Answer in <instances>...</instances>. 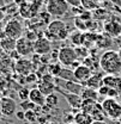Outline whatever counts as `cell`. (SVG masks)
I'll return each mask as SVG.
<instances>
[{
    "mask_svg": "<svg viewBox=\"0 0 121 124\" xmlns=\"http://www.w3.org/2000/svg\"><path fill=\"white\" fill-rule=\"evenodd\" d=\"M23 0H16V4H22Z\"/></svg>",
    "mask_w": 121,
    "mask_h": 124,
    "instance_id": "48",
    "label": "cell"
},
{
    "mask_svg": "<svg viewBox=\"0 0 121 124\" xmlns=\"http://www.w3.org/2000/svg\"><path fill=\"white\" fill-rule=\"evenodd\" d=\"M114 6H116V7H120L121 8V0H109Z\"/></svg>",
    "mask_w": 121,
    "mask_h": 124,
    "instance_id": "44",
    "label": "cell"
},
{
    "mask_svg": "<svg viewBox=\"0 0 121 124\" xmlns=\"http://www.w3.org/2000/svg\"><path fill=\"white\" fill-rule=\"evenodd\" d=\"M46 124H58V123H55V122H47Z\"/></svg>",
    "mask_w": 121,
    "mask_h": 124,
    "instance_id": "50",
    "label": "cell"
},
{
    "mask_svg": "<svg viewBox=\"0 0 121 124\" xmlns=\"http://www.w3.org/2000/svg\"><path fill=\"white\" fill-rule=\"evenodd\" d=\"M0 46L2 50H5L7 53H12L16 50V39L5 36V38L0 41Z\"/></svg>",
    "mask_w": 121,
    "mask_h": 124,
    "instance_id": "23",
    "label": "cell"
},
{
    "mask_svg": "<svg viewBox=\"0 0 121 124\" xmlns=\"http://www.w3.org/2000/svg\"><path fill=\"white\" fill-rule=\"evenodd\" d=\"M74 25H76V28L78 29V31H82V32H86L88 31V24H86V22H84L79 17L74 18Z\"/></svg>",
    "mask_w": 121,
    "mask_h": 124,
    "instance_id": "32",
    "label": "cell"
},
{
    "mask_svg": "<svg viewBox=\"0 0 121 124\" xmlns=\"http://www.w3.org/2000/svg\"><path fill=\"white\" fill-rule=\"evenodd\" d=\"M46 1H47V2H48V1H49V0H46Z\"/></svg>",
    "mask_w": 121,
    "mask_h": 124,
    "instance_id": "55",
    "label": "cell"
},
{
    "mask_svg": "<svg viewBox=\"0 0 121 124\" xmlns=\"http://www.w3.org/2000/svg\"><path fill=\"white\" fill-rule=\"evenodd\" d=\"M118 99H119V101H120V103H121V92L119 93V97H118Z\"/></svg>",
    "mask_w": 121,
    "mask_h": 124,
    "instance_id": "49",
    "label": "cell"
},
{
    "mask_svg": "<svg viewBox=\"0 0 121 124\" xmlns=\"http://www.w3.org/2000/svg\"><path fill=\"white\" fill-rule=\"evenodd\" d=\"M15 116L17 117V118H18V119H19V121H24V119H25V112H24L23 110H20V111H17Z\"/></svg>",
    "mask_w": 121,
    "mask_h": 124,
    "instance_id": "42",
    "label": "cell"
},
{
    "mask_svg": "<svg viewBox=\"0 0 121 124\" xmlns=\"http://www.w3.org/2000/svg\"><path fill=\"white\" fill-rule=\"evenodd\" d=\"M64 122L66 124L73 123L74 122V113H66V116H64Z\"/></svg>",
    "mask_w": 121,
    "mask_h": 124,
    "instance_id": "37",
    "label": "cell"
},
{
    "mask_svg": "<svg viewBox=\"0 0 121 124\" xmlns=\"http://www.w3.org/2000/svg\"><path fill=\"white\" fill-rule=\"evenodd\" d=\"M100 67L106 74H120L121 73V60L118 51L106 50L100 56Z\"/></svg>",
    "mask_w": 121,
    "mask_h": 124,
    "instance_id": "1",
    "label": "cell"
},
{
    "mask_svg": "<svg viewBox=\"0 0 121 124\" xmlns=\"http://www.w3.org/2000/svg\"><path fill=\"white\" fill-rule=\"evenodd\" d=\"M74 72V77H76V80L79 82V84H84L85 81H88L91 77H92V72L89 67H86L85 64L80 63L76 69H73Z\"/></svg>",
    "mask_w": 121,
    "mask_h": 124,
    "instance_id": "14",
    "label": "cell"
},
{
    "mask_svg": "<svg viewBox=\"0 0 121 124\" xmlns=\"http://www.w3.org/2000/svg\"><path fill=\"white\" fill-rule=\"evenodd\" d=\"M29 100H31L36 106H40L42 108L43 105H46V95L41 92L37 87L35 88H31L30 90V94H29Z\"/></svg>",
    "mask_w": 121,
    "mask_h": 124,
    "instance_id": "16",
    "label": "cell"
},
{
    "mask_svg": "<svg viewBox=\"0 0 121 124\" xmlns=\"http://www.w3.org/2000/svg\"><path fill=\"white\" fill-rule=\"evenodd\" d=\"M70 5L67 4L66 0H49L46 5V11L52 16L61 18L68 12Z\"/></svg>",
    "mask_w": 121,
    "mask_h": 124,
    "instance_id": "4",
    "label": "cell"
},
{
    "mask_svg": "<svg viewBox=\"0 0 121 124\" xmlns=\"http://www.w3.org/2000/svg\"><path fill=\"white\" fill-rule=\"evenodd\" d=\"M103 85L109 88L116 90L118 92H121V77L119 74H106L103 77Z\"/></svg>",
    "mask_w": 121,
    "mask_h": 124,
    "instance_id": "15",
    "label": "cell"
},
{
    "mask_svg": "<svg viewBox=\"0 0 121 124\" xmlns=\"http://www.w3.org/2000/svg\"><path fill=\"white\" fill-rule=\"evenodd\" d=\"M37 79H38L37 74L32 72V73H30L29 75H27V77H25V81H27L28 84H30V82H35V81H37Z\"/></svg>",
    "mask_w": 121,
    "mask_h": 124,
    "instance_id": "38",
    "label": "cell"
},
{
    "mask_svg": "<svg viewBox=\"0 0 121 124\" xmlns=\"http://www.w3.org/2000/svg\"><path fill=\"white\" fill-rule=\"evenodd\" d=\"M37 88L41 91V92L45 94L46 97L52 94V93L55 92V88H56V85L54 81H46V80H40L38 82V86Z\"/></svg>",
    "mask_w": 121,
    "mask_h": 124,
    "instance_id": "18",
    "label": "cell"
},
{
    "mask_svg": "<svg viewBox=\"0 0 121 124\" xmlns=\"http://www.w3.org/2000/svg\"><path fill=\"white\" fill-rule=\"evenodd\" d=\"M46 104L48 106H50V108H55L59 104V95H58V93L54 92L52 94H49V95H47L46 97Z\"/></svg>",
    "mask_w": 121,
    "mask_h": 124,
    "instance_id": "30",
    "label": "cell"
},
{
    "mask_svg": "<svg viewBox=\"0 0 121 124\" xmlns=\"http://www.w3.org/2000/svg\"><path fill=\"white\" fill-rule=\"evenodd\" d=\"M40 17H41V18H43V23H46V24H49V23L52 22V20H49V19L52 18V16L49 15V13H48L47 11L42 12V13L40 15Z\"/></svg>",
    "mask_w": 121,
    "mask_h": 124,
    "instance_id": "40",
    "label": "cell"
},
{
    "mask_svg": "<svg viewBox=\"0 0 121 124\" xmlns=\"http://www.w3.org/2000/svg\"><path fill=\"white\" fill-rule=\"evenodd\" d=\"M29 94H30V90L28 87H22L18 91V97H19V99L22 101L23 100H28L29 99Z\"/></svg>",
    "mask_w": 121,
    "mask_h": 124,
    "instance_id": "36",
    "label": "cell"
},
{
    "mask_svg": "<svg viewBox=\"0 0 121 124\" xmlns=\"http://www.w3.org/2000/svg\"><path fill=\"white\" fill-rule=\"evenodd\" d=\"M37 118H38V115H37L34 110L25 111V121H28L29 123H35V122H37Z\"/></svg>",
    "mask_w": 121,
    "mask_h": 124,
    "instance_id": "35",
    "label": "cell"
},
{
    "mask_svg": "<svg viewBox=\"0 0 121 124\" xmlns=\"http://www.w3.org/2000/svg\"><path fill=\"white\" fill-rule=\"evenodd\" d=\"M55 92H58L59 94H61V95L66 99V101H67L68 105L72 108V110H80V105H82V101H83V99H82L80 95L74 94V93L66 92V91L61 90L59 87L55 88Z\"/></svg>",
    "mask_w": 121,
    "mask_h": 124,
    "instance_id": "12",
    "label": "cell"
},
{
    "mask_svg": "<svg viewBox=\"0 0 121 124\" xmlns=\"http://www.w3.org/2000/svg\"><path fill=\"white\" fill-rule=\"evenodd\" d=\"M58 78H60L62 80H66V81H77L76 77H74V72H73V69H71V68H64V67H62V69H61L60 74H59ZM77 82H78V81H77Z\"/></svg>",
    "mask_w": 121,
    "mask_h": 124,
    "instance_id": "28",
    "label": "cell"
},
{
    "mask_svg": "<svg viewBox=\"0 0 121 124\" xmlns=\"http://www.w3.org/2000/svg\"><path fill=\"white\" fill-rule=\"evenodd\" d=\"M58 61L65 67H71L76 61H78L76 49L73 46H62L58 50Z\"/></svg>",
    "mask_w": 121,
    "mask_h": 124,
    "instance_id": "5",
    "label": "cell"
},
{
    "mask_svg": "<svg viewBox=\"0 0 121 124\" xmlns=\"http://www.w3.org/2000/svg\"><path fill=\"white\" fill-rule=\"evenodd\" d=\"M18 10H19V13H20V16H22L23 18H31V17H32L31 4L27 2V1H23V2L19 5Z\"/></svg>",
    "mask_w": 121,
    "mask_h": 124,
    "instance_id": "27",
    "label": "cell"
},
{
    "mask_svg": "<svg viewBox=\"0 0 121 124\" xmlns=\"http://www.w3.org/2000/svg\"><path fill=\"white\" fill-rule=\"evenodd\" d=\"M52 49V42L46 36H38V38L34 42V53L40 56L49 54Z\"/></svg>",
    "mask_w": 121,
    "mask_h": 124,
    "instance_id": "11",
    "label": "cell"
},
{
    "mask_svg": "<svg viewBox=\"0 0 121 124\" xmlns=\"http://www.w3.org/2000/svg\"><path fill=\"white\" fill-rule=\"evenodd\" d=\"M1 116H2V113H1V111H0V118H1Z\"/></svg>",
    "mask_w": 121,
    "mask_h": 124,
    "instance_id": "51",
    "label": "cell"
},
{
    "mask_svg": "<svg viewBox=\"0 0 121 124\" xmlns=\"http://www.w3.org/2000/svg\"><path fill=\"white\" fill-rule=\"evenodd\" d=\"M92 122H93V119L90 115L85 113L80 110L74 115V123L76 124H91Z\"/></svg>",
    "mask_w": 121,
    "mask_h": 124,
    "instance_id": "22",
    "label": "cell"
},
{
    "mask_svg": "<svg viewBox=\"0 0 121 124\" xmlns=\"http://www.w3.org/2000/svg\"><path fill=\"white\" fill-rule=\"evenodd\" d=\"M54 82H55L56 87H59V88L66 91V92L78 94V95H80L83 90H84V86L82 84L77 82V81H66V80H62L60 78H55Z\"/></svg>",
    "mask_w": 121,
    "mask_h": 124,
    "instance_id": "7",
    "label": "cell"
},
{
    "mask_svg": "<svg viewBox=\"0 0 121 124\" xmlns=\"http://www.w3.org/2000/svg\"><path fill=\"white\" fill-rule=\"evenodd\" d=\"M70 31L67 29V25L64 20L56 19V20H52L45 31V36L47 38H52V39H56V41H64L70 37Z\"/></svg>",
    "mask_w": 121,
    "mask_h": 124,
    "instance_id": "2",
    "label": "cell"
},
{
    "mask_svg": "<svg viewBox=\"0 0 121 124\" xmlns=\"http://www.w3.org/2000/svg\"><path fill=\"white\" fill-rule=\"evenodd\" d=\"M103 32L107 33L108 36H110L112 38L119 37L121 36V23L116 17L113 18H108L104 24H103Z\"/></svg>",
    "mask_w": 121,
    "mask_h": 124,
    "instance_id": "10",
    "label": "cell"
},
{
    "mask_svg": "<svg viewBox=\"0 0 121 124\" xmlns=\"http://www.w3.org/2000/svg\"><path fill=\"white\" fill-rule=\"evenodd\" d=\"M103 77H104V75H102V74H100V73L92 74V77H91L88 81H85V82L83 84V86L97 91L101 86H103Z\"/></svg>",
    "mask_w": 121,
    "mask_h": 124,
    "instance_id": "17",
    "label": "cell"
},
{
    "mask_svg": "<svg viewBox=\"0 0 121 124\" xmlns=\"http://www.w3.org/2000/svg\"><path fill=\"white\" fill-rule=\"evenodd\" d=\"M59 124H66V123H59Z\"/></svg>",
    "mask_w": 121,
    "mask_h": 124,
    "instance_id": "54",
    "label": "cell"
},
{
    "mask_svg": "<svg viewBox=\"0 0 121 124\" xmlns=\"http://www.w3.org/2000/svg\"><path fill=\"white\" fill-rule=\"evenodd\" d=\"M61 69H62V67H61L60 64H58V63H53V64H49L48 72H49L50 75H53L54 78H58L59 77V74H60Z\"/></svg>",
    "mask_w": 121,
    "mask_h": 124,
    "instance_id": "33",
    "label": "cell"
},
{
    "mask_svg": "<svg viewBox=\"0 0 121 124\" xmlns=\"http://www.w3.org/2000/svg\"><path fill=\"white\" fill-rule=\"evenodd\" d=\"M101 104H102V108H103L107 118H110L113 121L121 119V103L118 99L104 98V100Z\"/></svg>",
    "mask_w": 121,
    "mask_h": 124,
    "instance_id": "3",
    "label": "cell"
},
{
    "mask_svg": "<svg viewBox=\"0 0 121 124\" xmlns=\"http://www.w3.org/2000/svg\"><path fill=\"white\" fill-rule=\"evenodd\" d=\"M97 92H98V94L100 95H102V97H108V92H109V87H107V86H101L98 90H97Z\"/></svg>",
    "mask_w": 121,
    "mask_h": 124,
    "instance_id": "39",
    "label": "cell"
},
{
    "mask_svg": "<svg viewBox=\"0 0 121 124\" xmlns=\"http://www.w3.org/2000/svg\"><path fill=\"white\" fill-rule=\"evenodd\" d=\"M23 25L22 23L18 20V19H11L6 23L5 28H4V35L6 37H10V38H13V39H18L23 36Z\"/></svg>",
    "mask_w": 121,
    "mask_h": 124,
    "instance_id": "6",
    "label": "cell"
},
{
    "mask_svg": "<svg viewBox=\"0 0 121 124\" xmlns=\"http://www.w3.org/2000/svg\"><path fill=\"white\" fill-rule=\"evenodd\" d=\"M91 124H107L106 122H101V121H93Z\"/></svg>",
    "mask_w": 121,
    "mask_h": 124,
    "instance_id": "45",
    "label": "cell"
},
{
    "mask_svg": "<svg viewBox=\"0 0 121 124\" xmlns=\"http://www.w3.org/2000/svg\"><path fill=\"white\" fill-rule=\"evenodd\" d=\"M19 106H20V108L25 112V111H30V110H34L35 111V108H37L31 100H23V101H20V104H19Z\"/></svg>",
    "mask_w": 121,
    "mask_h": 124,
    "instance_id": "34",
    "label": "cell"
},
{
    "mask_svg": "<svg viewBox=\"0 0 121 124\" xmlns=\"http://www.w3.org/2000/svg\"><path fill=\"white\" fill-rule=\"evenodd\" d=\"M66 1L72 7H79V6H82V0H66Z\"/></svg>",
    "mask_w": 121,
    "mask_h": 124,
    "instance_id": "41",
    "label": "cell"
},
{
    "mask_svg": "<svg viewBox=\"0 0 121 124\" xmlns=\"http://www.w3.org/2000/svg\"><path fill=\"white\" fill-rule=\"evenodd\" d=\"M96 104H97V101H95V100H91V99H83L82 105H80V111L91 115V112L93 111V108H96Z\"/></svg>",
    "mask_w": 121,
    "mask_h": 124,
    "instance_id": "26",
    "label": "cell"
},
{
    "mask_svg": "<svg viewBox=\"0 0 121 124\" xmlns=\"http://www.w3.org/2000/svg\"><path fill=\"white\" fill-rule=\"evenodd\" d=\"M32 68H34V63L28 59H19L15 63L16 73L22 77H27L30 73H32Z\"/></svg>",
    "mask_w": 121,
    "mask_h": 124,
    "instance_id": "13",
    "label": "cell"
},
{
    "mask_svg": "<svg viewBox=\"0 0 121 124\" xmlns=\"http://www.w3.org/2000/svg\"><path fill=\"white\" fill-rule=\"evenodd\" d=\"M82 63H83V64H85L86 67H89L92 73H93L97 68H101V67H100V56L89 55L88 57H85V59L83 60Z\"/></svg>",
    "mask_w": 121,
    "mask_h": 124,
    "instance_id": "21",
    "label": "cell"
},
{
    "mask_svg": "<svg viewBox=\"0 0 121 124\" xmlns=\"http://www.w3.org/2000/svg\"><path fill=\"white\" fill-rule=\"evenodd\" d=\"M118 54H119V57H120V60H121V48L118 50Z\"/></svg>",
    "mask_w": 121,
    "mask_h": 124,
    "instance_id": "47",
    "label": "cell"
},
{
    "mask_svg": "<svg viewBox=\"0 0 121 124\" xmlns=\"http://www.w3.org/2000/svg\"><path fill=\"white\" fill-rule=\"evenodd\" d=\"M91 117H92V119L93 121H101V122H104V119L107 118L106 113H104V111H103V108H102V104H96V108H93V111L91 112L90 115Z\"/></svg>",
    "mask_w": 121,
    "mask_h": 124,
    "instance_id": "24",
    "label": "cell"
},
{
    "mask_svg": "<svg viewBox=\"0 0 121 124\" xmlns=\"http://www.w3.org/2000/svg\"><path fill=\"white\" fill-rule=\"evenodd\" d=\"M5 16H6V12H5V7L4 8H0V22H2L5 19Z\"/></svg>",
    "mask_w": 121,
    "mask_h": 124,
    "instance_id": "43",
    "label": "cell"
},
{
    "mask_svg": "<svg viewBox=\"0 0 121 124\" xmlns=\"http://www.w3.org/2000/svg\"><path fill=\"white\" fill-rule=\"evenodd\" d=\"M68 39L71 41V43L76 46H84V42H85V32H82V31H76L70 35Z\"/></svg>",
    "mask_w": 121,
    "mask_h": 124,
    "instance_id": "20",
    "label": "cell"
},
{
    "mask_svg": "<svg viewBox=\"0 0 121 124\" xmlns=\"http://www.w3.org/2000/svg\"><path fill=\"white\" fill-rule=\"evenodd\" d=\"M16 51L20 57H27L34 53V42L28 39L25 36H22L16 41Z\"/></svg>",
    "mask_w": 121,
    "mask_h": 124,
    "instance_id": "8",
    "label": "cell"
},
{
    "mask_svg": "<svg viewBox=\"0 0 121 124\" xmlns=\"http://www.w3.org/2000/svg\"><path fill=\"white\" fill-rule=\"evenodd\" d=\"M82 7L86 11H93L100 7V1L98 0H82Z\"/></svg>",
    "mask_w": 121,
    "mask_h": 124,
    "instance_id": "29",
    "label": "cell"
},
{
    "mask_svg": "<svg viewBox=\"0 0 121 124\" xmlns=\"http://www.w3.org/2000/svg\"><path fill=\"white\" fill-rule=\"evenodd\" d=\"M5 7V0H0V8Z\"/></svg>",
    "mask_w": 121,
    "mask_h": 124,
    "instance_id": "46",
    "label": "cell"
},
{
    "mask_svg": "<svg viewBox=\"0 0 121 124\" xmlns=\"http://www.w3.org/2000/svg\"><path fill=\"white\" fill-rule=\"evenodd\" d=\"M18 104L16 103V100L11 97H1L0 98V111L2 113V116L6 117H12L15 116Z\"/></svg>",
    "mask_w": 121,
    "mask_h": 124,
    "instance_id": "9",
    "label": "cell"
},
{
    "mask_svg": "<svg viewBox=\"0 0 121 124\" xmlns=\"http://www.w3.org/2000/svg\"><path fill=\"white\" fill-rule=\"evenodd\" d=\"M70 124H76V123H74V122H73V123H70Z\"/></svg>",
    "mask_w": 121,
    "mask_h": 124,
    "instance_id": "53",
    "label": "cell"
},
{
    "mask_svg": "<svg viewBox=\"0 0 121 124\" xmlns=\"http://www.w3.org/2000/svg\"><path fill=\"white\" fill-rule=\"evenodd\" d=\"M74 49H76V53H77V56H78V59H79V57H82V59L84 60L85 57H88V56L90 55V50H89L86 46H76Z\"/></svg>",
    "mask_w": 121,
    "mask_h": 124,
    "instance_id": "31",
    "label": "cell"
},
{
    "mask_svg": "<svg viewBox=\"0 0 121 124\" xmlns=\"http://www.w3.org/2000/svg\"><path fill=\"white\" fill-rule=\"evenodd\" d=\"M113 43V39L110 36H108L107 33H98L97 36V39H96V43H95V48L97 49H106L109 48Z\"/></svg>",
    "mask_w": 121,
    "mask_h": 124,
    "instance_id": "19",
    "label": "cell"
},
{
    "mask_svg": "<svg viewBox=\"0 0 121 124\" xmlns=\"http://www.w3.org/2000/svg\"><path fill=\"white\" fill-rule=\"evenodd\" d=\"M82 99H91V100H95L97 101L100 99V94L96 90H92V88H88V87H84L83 92L80 94Z\"/></svg>",
    "mask_w": 121,
    "mask_h": 124,
    "instance_id": "25",
    "label": "cell"
},
{
    "mask_svg": "<svg viewBox=\"0 0 121 124\" xmlns=\"http://www.w3.org/2000/svg\"><path fill=\"white\" fill-rule=\"evenodd\" d=\"M98 1H106V0H98Z\"/></svg>",
    "mask_w": 121,
    "mask_h": 124,
    "instance_id": "52",
    "label": "cell"
}]
</instances>
